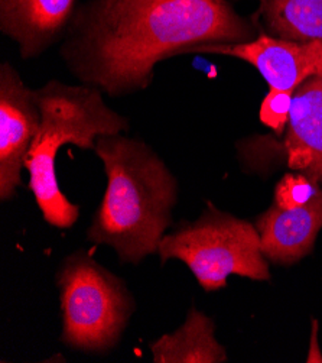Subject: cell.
Instances as JSON below:
<instances>
[{
    "label": "cell",
    "instance_id": "7a4b0ae2",
    "mask_svg": "<svg viewBox=\"0 0 322 363\" xmlns=\"http://www.w3.org/2000/svg\"><path fill=\"white\" fill-rule=\"evenodd\" d=\"M94 152L107 175V189L87 239L109 246L122 264H139L158 252L172 223L178 181L166 164L139 139L103 135Z\"/></svg>",
    "mask_w": 322,
    "mask_h": 363
},
{
    "label": "cell",
    "instance_id": "8992f818",
    "mask_svg": "<svg viewBox=\"0 0 322 363\" xmlns=\"http://www.w3.org/2000/svg\"><path fill=\"white\" fill-rule=\"evenodd\" d=\"M200 52L238 58L252 64L272 90L291 91L322 72V41H291L260 35L256 40L237 44H201L181 54Z\"/></svg>",
    "mask_w": 322,
    "mask_h": 363
},
{
    "label": "cell",
    "instance_id": "ba28073f",
    "mask_svg": "<svg viewBox=\"0 0 322 363\" xmlns=\"http://www.w3.org/2000/svg\"><path fill=\"white\" fill-rule=\"evenodd\" d=\"M256 228L268 261L292 265L314 249L322 229V187L302 207L284 210L273 204L259 217Z\"/></svg>",
    "mask_w": 322,
    "mask_h": 363
},
{
    "label": "cell",
    "instance_id": "9c48e42d",
    "mask_svg": "<svg viewBox=\"0 0 322 363\" xmlns=\"http://www.w3.org/2000/svg\"><path fill=\"white\" fill-rule=\"evenodd\" d=\"M283 150L288 168L322 186V72L295 90Z\"/></svg>",
    "mask_w": 322,
    "mask_h": 363
},
{
    "label": "cell",
    "instance_id": "6da1fadb",
    "mask_svg": "<svg viewBox=\"0 0 322 363\" xmlns=\"http://www.w3.org/2000/svg\"><path fill=\"white\" fill-rule=\"evenodd\" d=\"M253 36L226 0H101L65 60L87 86L120 96L148 87L159 61L190 47Z\"/></svg>",
    "mask_w": 322,
    "mask_h": 363
},
{
    "label": "cell",
    "instance_id": "5bb4252c",
    "mask_svg": "<svg viewBox=\"0 0 322 363\" xmlns=\"http://www.w3.org/2000/svg\"><path fill=\"white\" fill-rule=\"evenodd\" d=\"M292 100L294 93L270 89L260 106V122L270 128L276 135H282L288 128Z\"/></svg>",
    "mask_w": 322,
    "mask_h": 363
},
{
    "label": "cell",
    "instance_id": "52a82bcc",
    "mask_svg": "<svg viewBox=\"0 0 322 363\" xmlns=\"http://www.w3.org/2000/svg\"><path fill=\"white\" fill-rule=\"evenodd\" d=\"M41 125L35 91L28 89L16 69L0 67V200L8 201L22 187L21 172L30 143Z\"/></svg>",
    "mask_w": 322,
    "mask_h": 363
},
{
    "label": "cell",
    "instance_id": "277c9868",
    "mask_svg": "<svg viewBox=\"0 0 322 363\" xmlns=\"http://www.w3.org/2000/svg\"><path fill=\"white\" fill-rule=\"evenodd\" d=\"M62 335L71 349L107 353L115 349L136 310L126 282L100 265L91 253L77 250L67 257L58 272Z\"/></svg>",
    "mask_w": 322,
    "mask_h": 363
},
{
    "label": "cell",
    "instance_id": "5b68a950",
    "mask_svg": "<svg viewBox=\"0 0 322 363\" xmlns=\"http://www.w3.org/2000/svg\"><path fill=\"white\" fill-rule=\"evenodd\" d=\"M158 253L162 264L171 259L184 262L205 291L224 288L230 275L270 279L258 228L219 210L212 203H207L197 220L185 222L165 235Z\"/></svg>",
    "mask_w": 322,
    "mask_h": 363
},
{
    "label": "cell",
    "instance_id": "8fae6325",
    "mask_svg": "<svg viewBox=\"0 0 322 363\" xmlns=\"http://www.w3.org/2000/svg\"><path fill=\"white\" fill-rule=\"evenodd\" d=\"M151 352L155 363H223L229 357L212 320L194 306L184 324L151 343Z\"/></svg>",
    "mask_w": 322,
    "mask_h": 363
},
{
    "label": "cell",
    "instance_id": "4fadbf2b",
    "mask_svg": "<svg viewBox=\"0 0 322 363\" xmlns=\"http://www.w3.org/2000/svg\"><path fill=\"white\" fill-rule=\"evenodd\" d=\"M321 189L314 179L301 174L289 172L282 177L275 189V204L284 210L305 206Z\"/></svg>",
    "mask_w": 322,
    "mask_h": 363
},
{
    "label": "cell",
    "instance_id": "7c38bea8",
    "mask_svg": "<svg viewBox=\"0 0 322 363\" xmlns=\"http://www.w3.org/2000/svg\"><path fill=\"white\" fill-rule=\"evenodd\" d=\"M260 16L270 36L299 43L322 41V0H268Z\"/></svg>",
    "mask_w": 322,
    "mask_h": 363
},
{
    "label": "cell",
    "instance_id": "30bf717a",
    "mask_svg": "<svg viewBox=\"0 0 322 363\" xmlns=\"http://www.w3.org/2000/svg\"><path fill=\"white\" fill-rule=\"evenodd\" d=\"M76 0H0L2 30L28 60L40 55L67 23Z\"/></svg>",
    "mask_w": 322,
    "mask_h": 363
},
{
    "label": "cell",
    "instance_id": "3957f363",
    "mask_svg": "<svg viewBox=\"0 0 322 363\" xmlns=\"http://www.w3.org/2000/svg\"><path fill=\"white\" fill-rule=\"evenodd\" d=\"M41 111V125L35 135L25 169L29 172V190L44 220L58 229H69L80 217V206L71 203L59 190L55 161L61 147L74 143L83 150H96L103 135L127 130V119L105 104L101 91L93 86H67L50 82L35 90Z\"/></svg>",
    "mask_w": 322,
    "mask_h": 363
},
{
    "label": "cell",
    "instance_id": "9a60e30c",
    "mask_svg": "<svg viewBox=\"0 0 322 363\" xmlns=\"http://www.w3.org/2000/svg\"><path fill=\"white\" fill-rule=\"evenodd\" d=\"M260 2H262V5H263V4H266V2H268V0H260Z\"/></svg>",
    "mask_w": 322,
    "mask_h": 363
}]
</instances>
